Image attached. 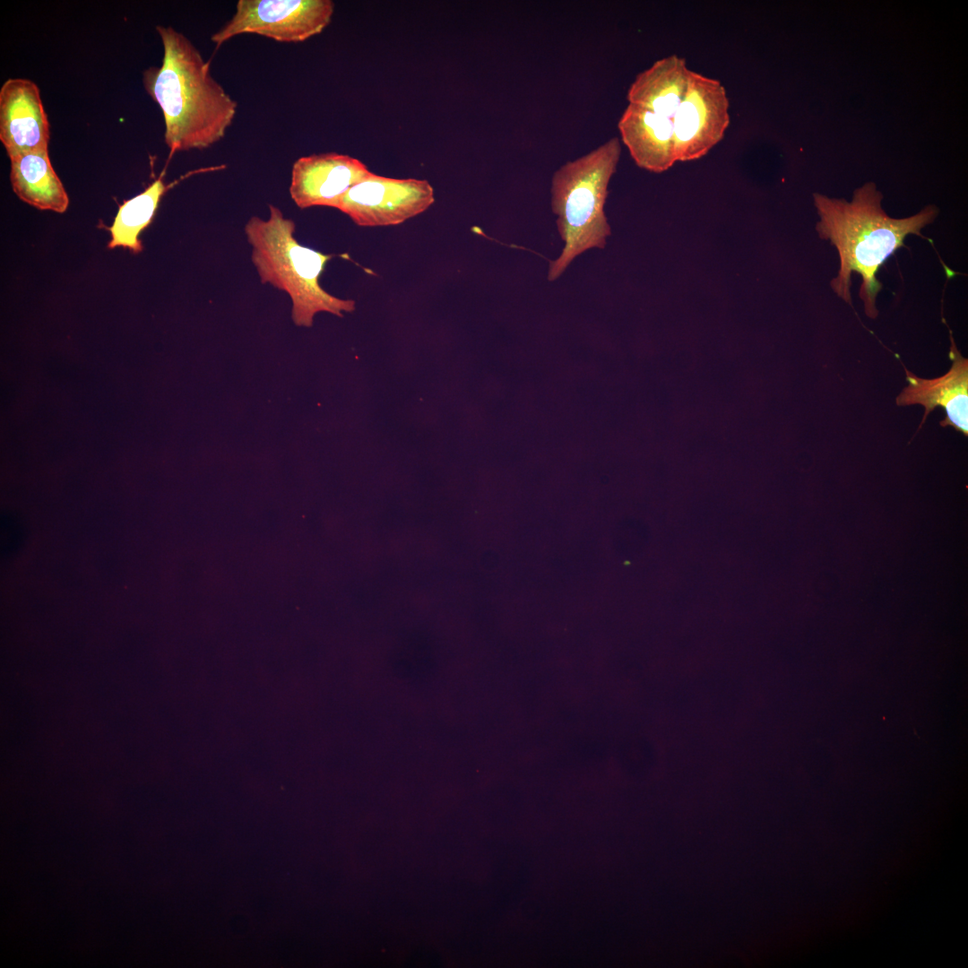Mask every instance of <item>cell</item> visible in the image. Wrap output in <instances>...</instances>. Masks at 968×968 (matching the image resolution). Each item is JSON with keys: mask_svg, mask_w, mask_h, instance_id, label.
Returning a JSON list of instances; mask_svg holds the SVG:
<instances>
[{"mask_svg": "<svg viewBox=\"0 0 968 968\" xmlns=\"http://www.w3.org/2000/svg\"><path fill=\"white\" fill-rule=\"evenodd\" d=\"M882 194L874 183H867L854 191L851 202L814 194L820 217L818 235L837 249L840 268L830 284L844 301L851 304V276L853 272L862 278L860 298L868 317L878 315L876 298L882 288L877 272L910 234L921 236L920 229L938 215L933 205L908 218L889 217L881 207Z\"/></svg>", "mask_w": 968, "mask_h": 968, "instance_id": "obj_1", "label": "cell"}, {"mask_svg": "<svg viewBox=\"0 0 968 968\" xmlns=\"http://www.w3.org/2000/svg\"><path fill=\"white\" fill-rule=\"evenodd\" d=\"M156 30L163 46L162 64L146 69L143 82L162 111L169 154L208 148L225 136L238 103L184 34L171 26L158 25Z\"/></svg>", "mask_w": 968, "mask_h": 968, "instance_id": "obj_2", "label": "cell"}, {"mask_svg": "<svg viewBox=\"0 0 968 968\" xmlns=\"http://www.w3.org/2000/svg\"><path fill=\"white\" fill-rule=\"evenodd\" d=\"M266 220L251 217L245 234L252 246V263L263 284L286 292L292 302L291 316L298 326L310 327L314 316L328 312L342 316L352 312L355 301L333 296L319 279L333 255L301 245L295 238V222L276 206L269 204Z\"/></svg>", "mask_w": 968, "mask_h": 968, "instance_id": "obj_3", "label": "cell"}, {"mask_svg": "<svg viewBox=\"0 0 968 968\" xmlns=\"http://www.w3.org/2000/svg\"><path fill=\"white\" fill-rule=\"evenodd\" d=\"M620 153V141L613 137L585 155L567 161L554 173L551 209L557 216V230L565 246L549 264V281L557 279L584 251L604 248L610 235L604 204Z\"/></svg>", "mask_w": 968, "mask_h": 968, "instance_id": "obj_4", "label": "cell"}, {"mask_svg": "<svg viewBox=\"0 0 968 968\" xmlns=\"http://www.w3.org/2000/svg\"><path fill=\"white\" fill-rule=\"evenodd\" d=\"M333 12L331 0H239L234 15L211 39L219 47L250 33L280 42H302L321 33Z\"/></svg>", "mask_w": 968, "mask_h": 968, "instance_id": "obj_5", "label": "cell"}, {"mask_svg": "<svg viewBox=\"0 0 968 968\" xmlns=\"http://www.w3.org/2000/svg\"><path fill=\"white\" fill-rule=\"evenodd\" d=\"M435 202L426 179L372 174L350 188L335 209L360 227L398 225L428 210Z\"/></svg>", "mask_w": 968, "mask_h": 968, "instance_id": "obj_6", "label": "cell"}, {"mask_svg": "<svg viewBox=\"0 0 968 968\" xmlns=\"http://www.w3.org/2000/svg\"><path fill=\"white\" fill-rule=\"evenodd\" d=\"M722 82L691 71L685 97L672 117L676 161L695 160L718 144L730 125Z\"/></svg>", "mask_w": 968, "mask_h": 968, "instance_id": "obj_7", "label": "cell"}, {"mask_svg": "<svg viewBox=\"0 0 968 968\" xmlns=\"http://www.w3.org/2000/svg\"><path fill=\"white\" fill-rule=\"evenodd\" d=\"M371 174L362 161L349 155L336 152L311 154L300 157L293 163L289 191L300 209L335 208L350 188Z\"/></svg>", "mask_w": 968, "mask_h": 968, "instance_id": "obj_8", "label": "cell"}, {"mask_svg": "<svg viewBox=\"0 0 968 968\" xmlns=\"http://www.w3.org/2000/svg\"><path fill=\"white\" fill-rule=\"evenodd\" d=\"M49 122L38 85L7 79L0 89V141L9 158L48 150Z\"/></svg>", "mask_w": 968, "mask_h": 968, "instance_id": "obj_9", "label": "cell"}, {"mask_svg": "<svg viewBox=\"0 0 968 968\" xmlns=\"http://www.w3.org/2000/svg\"><path fill=\"white\" fill-rule=\"evenodd\" d=\"M950 369L933 379L917 376L905 368L907 385L896 397L898 406L920 404L925 412L920 423L924 424L929 414L938 407L946 411L941 427L950 426L968 436V359L958 350L950 335Z\"/></svg>", "mask_w": 968, "mask_h": 968, "instance_id": "obj_10", "label": "cell"}, {"mask_svg": "<svg viewBox=\"0 0 968 968\" xmlns=\"http://www.w3.org/2000/svg\"><path fill=\"white\" fill-rule=\"evenodd\" d=\"M618 129L639 168L661 173L676 162L672 119L628 104L618 122Z\"/></svg>", "mask_w": 968, "mask_h": 968, "instance_id": "obj_11", "label": "cell"}, {"mask_svg": "<svg viewBox=\"0 0 968 968\" xmlns=\"http://www.w3.org/2000/svg\"><path fill=\"white\" fill-rule=\"evenodd\" d=\"M691 71L686 60L677 55L655 61L630 84L628 104L672 119L687 92Z\"/></svg>", "mask_w": 968, "mask_h": 968, "instance_id": "obj_12", "label": "cell"}, {"mask_svg": "<svg viewBox=\"0 0 968 968\" xmlns=\"http://www.w3.org/2000/svg\"><path fill=\"white\" fill-rule=\"evenodd\" d=\"M9 159L12 187L22 201L39 210L66 211L69 197L52 167L48 149Z\"/></svg>", "mask_w": 968, "mask_h": 968, "instance_id": "obj_13", "label": "cell"}, {"mask_svg": "<svg viewBox=\"0 0 968 968\" xmlns=\"http://www.w3.org/2000/svg\"><path fill=\"white\" fill-rule=\"evenodd\" d=\"M168 188L162 174L143 192L120 204L109 229L110 240L108 247L121 246L135 254L140 253L143 246L139 236L152 220L160 201Z\"/></svg>", "mask_w": 968, "mask_h": 968, "instance_id": "obj_14", "label": "cell"}]
</instances>
